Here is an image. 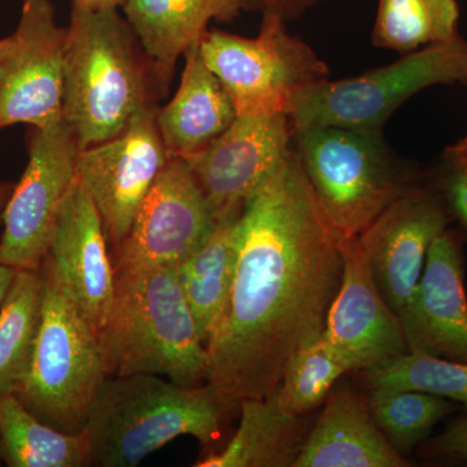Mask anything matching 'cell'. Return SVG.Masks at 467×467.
<instances>
[{
	"label": "cell",
	"instance_id": "obj_1",
	"mask_svg": "<svg viewBox=\"0 0 467 467\" xmlns=\"http://www.w3.org/2000/svg\"><path fill=\"white\" fill-rule=\"evenodd\" d=\"M339 241L292 147L238 218L232 296L207 343V383L227 407L275 393L322 337L342 282Z\"/></svg>",
	"mask_w": 467,
	"mask_h": 467
},
{
	"label": "cell",
	"instance_id": "obj_2",
	"mask_svg": "<svg viewBox=\"0 0 467 467\" xmlns=\"http://www.w3.org/2000/svg\"><path fill=\"white\" fill-rule=\"evenodd\" d=\"M152 58L119 9L72 3L67 26L63 121L82 149L112 140L164 99Z\"/></svg>",
	"mask_w": 467,
	"mask_h": 467
},
{
	"label": "cell",
	"instance_id": "obj_3",
	"mask_svg": "<svg viewBox=\"0 0 467 467\" xmlns=\"http://www.w3.org/2000/svg\"><path fill=\"white\" fill-rule=\"evenodd\" d=\"M98 340L109 377L155 374L181 386L207 383V347L175 266L117 275Z\"/></svg>",
	"mask_w": 467,
	"mask_h": 467
},
{
	"label": "cell",
	"instance_id": "obj_4",
	"mask_svg": "<svg viewBox=\"0 0 467 467\" xmlns=\"http://www.w3.org/2000/svg\"><path fill=\"white\" fill-rule=\"evenodd\" d=\"M232 410L208 383L181 386L155 374L107 377L84 430L90 466H138L180 436L208 447L220 441Z\"/></svg>",
	"mask_w": 467,
	"mask_h": 467
},
{
	"label": "cell",
	"instance_id": "obj_5",
	"mask_svg": "<svg viewBox=\"0 0 467 467\" xmlns=\"http://www.w3.org/2000/svg\"><path fill=\"white\" fill-rule=\"evenodd\" d=\"M41 321L29 367L15 395L27 410L60 431L85 430L107 379L99 340L43 261Z\"/></svg>",
	"mask_w": 467,
	"mask_h": 467
},
{
	"label": "cell",
	"instance_id": "obj_6",
	"mask_svg": "<svg viewBox=\"0 0 467 467\" xmlns=\"http://www.w3.org/2000/svg\"><path fill=\"white\" fill-rule=\"evenodd\" d=\"M292 147L340 236H358L414 181L399 169L382 130L296 129Z\"/></svg>",
	"mask_w": 467,
	"mask_h": 467
},
{
	"label": "cell",
	"instance_id": "obj_7",
	"mask_svg": "<svg viewBox=\"0 0 467 467\" xmlns=\"http://www.w3.org/2000/svg\"><path fill=\"white\" fill-rule=\"evenodd\" d=\"M439 85L467 86V41L461 36L361 76L306 86L292 99L288 117L294 130L312 126L382 130L405 101Z\"/></svg>",
	"mask_w": 467,
	"mask_h": 467
},
{
	"label": "cell",
	"instance_id": "obj_8",
	"mask_svg": "<svg viewBox=\"0 0 467 467\" xmlns=\"http://www.w3.org/2000/svg\"><path fill=\"white\" fill-rule=\"evenodd\" d=\"M285 24L265 12L254 38L212 29L199 42L205 64L229 91L238 116L288 115L297 92L330 76L327 64L291 36Z\"/></svg>",
	"mask_w": 467,
	"mask_h": 467
},
{
	"label": "cell",
	"instance_id": "obj_9",
	"mask_svg": "<svg viewBox=\"0 0 467 467\" xmlns=\"http://www.w3.org/2000/svg\"><path fill=\"white\" fill-rule=\"evenodd\" d=\"M79 150L64 121L30 129L26 168L3 214L0 263L41 269L58 212L77 181Z\"/></svg>",
	"mask_w": 467,
	"mask_h": 467
},
{
	"label": "cell",
	"instance_id": "obj_10",
	"mask_svg": "<svg viewBox=\"0 0 467 467\" xmlns=\"http://www.w3.org/2000/svg\"><path fill=\"white\" fill-rule=\"evenodd\" d=\"M159 107L140 110L112 140L79 150L77 177L99 212L110 252L125 241L168 162L158 125Z\"/></svg>",
	"mask_w": 467,
	"mask_h": 467
},
{
	"label": "cell",
	"instance_id": "obj_11",
	"mask_svg": "<svg viewBox=\"0 0 467 467\" xmlns=\"http://www.w3.org/2000/svg\"><path fill=\"white\" fill-rule=\"evenodd\" d=\"M186 160L169 156L125 241L110 252L117 275L177 266L216 225Z\"/></svg>",
	"mask_w": 467,
	"mask_h": 467
},
{
	"label": "cell",
	"instance_id": "obj_12",
	"mask_svg": "<svg viewBox=\"0 0 467 467\" xmlns=\"http://www.w3.org/2000/svg\"><path fill=\"white\" fill-rule=\"evenodd\" d=\"M453 220L434 178L414 180L359 234L378 287L399 317L413 299L430 245Z\"/></svg>",
	"mask_w": 467,
	"mask_h": 467
},
{
	"label": "cell",
	"instance_id": "obj_13",
	"mask_svg": "<svg viewBox=\"0 0 467 467\" xmlns=\"http://www.w3.org/2000/svg\"><path fill=\"white\" fill-rule=\"evenodd\" d=\"M11 47L0 67V129L46 128L63 121L67 27L52 0H24Z\"/></svg>",
	"mask_w": 467,
	"mask_h": 467
},
{
	"label": "cell",
	"instance_id": "obj_14",
	"mask_svg": "<svg viewBox=\"0 0 467 467\" xmlns=\"http://www.w3.org/2000/svg\"><path fill=\"white\" fill-rule=\"evenodd\" d=\"M292 140L288 115L238 116L207 149L184 159L216 221L241 214L290 153Z\"/></svg>",
	"mask_w": 467,
	"mask_h": 467
},
{
	"label": "cell",
	"instance_id": "obj_15",
	"mask_svg": "<svg viewBox=\"0 0 467 467\" xmlns=\"http://www.w3.org/2000/svg\"><path fill=\"white\" fill-rule=\"evenodd\" d=\"M343 276L322 339L348 364L368 370L408 353L401 319L378 287L358 236H340Z\"/></svg>",
	"mask_w": 467,
	"mask_h": 467
},
{
	"label": "cell",
	"instance_id": "obj_16",
	"mask_svg": "<svg viewBox=\"0 0 467 467\" xmlns=\"http://www.w3.org/2000/svg\"><path fill=\"white\" fill-rule=\"evenodd\" d=\"M45 261L99 334L115 297L116 273L103 221L78 177L58 212Z\"/></svg>",
	"mask_w": 467,
	"mask_h": 467
},
{
	"label": "cell",
	"instance_id": "obj_17",
	"mask_svg": "<svg viewBox=\"0 0 467 467\" xmlns=\"http://www.w3.org/2000/svg\"><path fill=\"white\" fill-rule=\"evenodd\" d=\"M460 236L444 230L430 245L425 267L401 316L409 352L467 364V295Z\"/></svg>",
	"mask_w": 467,
	"mask_h": 467
},
{
	"label": "cell",
	"instance_id": "obj_18",
	"mask_svg": "<svg viewBox=\"0 0 467 467\" xmlns=\"http://www.w3.org/2000/svg\"><path fill=\"white\" fill-rule=\"evenodd\" d=\"M407 460L377 425L368 399L349 384L334 386L301 445L294 467H404Z\"/></svg>",
	"mask_w": 467,
	"mask_h": 467
},
{
	"label": "cell",
	"instance_id": "obj_19",
	"mask_svg": "<svg viewBox=\"0 0 467 467\" xmlns=\"http://www.w3.org/2000/svg\"><path fill=\"white\" fill-rule=\"evenodd\" d=\"M183 57L180 86L171 101L159 107L158 125L168 155L189 159L225 133L238 112L225 86L205 64L199 43Z\"/></svg>",
	"mask_w": 467,
	"mask_h": 467
},
{
	"label": "cell",
	"instance_id": "obj_20",
	"mask_svg": "<svg viewBox=\"0 0 467 467\" xmlns=\"http://www.w3.org/2000/svg\"><path fill=\"white\" fill-rule=\"evenodd\" d=\"M124 16L152 58L165 97L178 60L201 42L211 21L232 23L242 0H126Z\"/></svg>",
	"mask_w": 467,
	"mask_h": 467
},
{
	"label": "cell",
	"instance_id": "obj_21",
	"mask_svg": "<svg viewBox=\"0 0 467 467\" xmlns=\"http://www.w3.org/2000/svg\"><path fill=\"white\" fill-rule=\"evenodd\" d=\"M239 216L218 220L201 247L175 266L205 347L225 317L232 296L238 257Z\"/></svg>",
	"mask_w": 467,
	"mask_h": 467
},
{
	"label": "cell",
	"instance_id": "obj_22",
	"mask_svg": "<svg viewBox=\"0 0 467 467\" xmlns=\"http://www.w3.org/2000/svg\"><path fill=\"white\" fill-rule=\"evenodd\" d=\"M241 423L225 448L212 451L196 467H294L299 456L300 417L282 410L276 393L239 404Z\"/></svg>",
	"mask_w": 467,
	"mask_h": 467
},
{
	"label": "cell",
	"instance_id": "obj_23",
	"mask_svg": "<svg viewBox=\"0 0 467 467\" xmlns=\"http://www.w3.org/2000/svg\"><path fill=\"white\" fill-rule=\"evenodd\" d=\"M0 460L8 467H88L85 431H60L43 422L15 393L0 395Z\"/></svg>",
	"mask_w": 467,
	"mask_h": 467
},
{
	"label": "cell",
	"instance_id": "obj_24",
	"mask_svg": "<svg viewBox=\"0 0 467 467\" xmlns=\"http://www.w3.org/2000/svg\"><path fill=\"white\" fill-rule=\"evenodd\" d=\"M459 0H379L371 42L405 55L457 38Z\"/></svg>",
	"mask_w": 467,
	"mask_h": 467
},
{
	"label": "cell",
	"instance_id": "obj_25",
	"mask_svg": "<svg viewBox=\"0 0 467 467\" xmlns=\"http://www.w3.org/2000/svg\"><path fill=\"white\" fill-rule=\"evenodd\" d=\"M39 270H17L0 306V395L15 393L26 377L38 333L43 301Z\"/></svg>",
	"mask_w": 467,
	"mask_h": 467
},
{
	"label": "cell",
	"instance_id": "obj_26",
	"mask_svg": "<svg viewBox=\"0 0 467 467\" xmlns=\"http://www.w3.org/2000/svg\"><path fill=\"white\" fill-rule=\"evenodd\" d=\"M368 404L377 425L401 456L425 441L434 427L459 408L441 396L398 387H370Z\"/></svg>",
	"mask_w": 467,
	"mask_h": 467
},
{
	"label": "cell",
	"instance_id": "obj_27",
	"mask_svg": "<svg viewBox=\"0 0 467 467\" xmlns=\"http://www.w3.org/2000/svg\"><path fill=\"white\" fill-rule=\"evenodd\" d=\"M348 364L322 337L299 350L276 389L279 407L292 417H303L324 404Z\"/></svg>",
	"mask_w": 467,
	"mask_h": 467
},
{
	"label": "cell",
	"instance_id": "obj_28",
	"mask_svg": "<svg viewBox=\"0 0 467 467\" xmlns=\"http://www.w3.org/2000/svg\"><path fill=\"white\" fill-rule=\"evenodd\" d=\"M370 387H398L441 396L467 409V364L408 352L365 370Z\"/></svg>",
	"mask_w": 467,
	"mask_h": 467
},
{
	"label": "cell",
	"instance_id": "obj_29",
	"mask_svg": "<svg viewBox=\"0 0 467 467\" xmlns=\"http://www.w3.org/2000/svg\"><path fill=\"white\" fill-rule=\"evenodd\" d=\"M434 181L454 220L467 230V135L444 150Z\"/></svg>",
	"mask_w": 467,
	"mask_h": 467
},
{
	"label": "cell",
	"instance_id": "obj_30",
	"mask_svg": "<svg viewBox=\"0 0 467 467\" xmlns=\"http://www.w3.org/2000/svg\"><path fill=\"white\" fill-rule=\"evenodd\" d=\"M426 454L434 459L467 462V416L451 423L427 442Z\"/></svg>",
	"mask_w": 467,
	"mask_h": 467
},
{
	"label": "cell",
	"instance_id": "obj_31",
	"mask_svg": "<svg viewBox=\"0 0 467 467\" xmlns=\"http://www.w3.org/2000/svg\"><path fill=\"white\" fill-rule=\"evenodd\" d=\"M327 0H242L243 11L252 14H275L285 21H294L309 9Z\"/></svg>",
	"mask_w": 467,
	"mask_h": 467
},
{
	"label": "cell",
	"instance_id": "obj_32",
	"mask_svg": "<svg viewBox=\"0 0 467 467\" xmlns=\"http://www.w3.org/2000/svg\"><path fill=\"white\" fill-rule=\"evenodd\" d=\"M77 5L91 9V11H103V9H119L124 7L126 0H73Z\"/></svg>",
	"mask_w": 467,
	"mask_h": 467
},
{
	"label": "cell",
	"instance_id": "obj_33",
	"mask_svg": "<svg viewBox=\"0 0 467 467\" xmlns=\"http://www.w3.org/2000/svg\"><path fill=\"white\" fill-rule=\"evenodd\" d=\"M16 273L17 270L14 269V267L0 263V306H2L3 301H5V296H7Z\"/></svg>",
	"mask_w": 467,
	"mask_h": 467
},
{
	"label": "cell",
	"instance_id": "obj_34",
	"mask_svg": "<svg viewBox=\"0 0 467 467\" xmlns=\"http://www.w3.org/2000/svg\"><path fill=\"white\" fill-rule=\"evenodd\" d=\"M14 189L15 183L0 182V225H3V214Z\"/></svg>",
	"mask_w": 467,
	"mask_h": 467
},
{
	"label": "cell",
	"instance_id": "obj_35",
	"mask_svg": "<svg viewBox=\"0 0 467 467\" xmlns=\"http://www.w3.org/2000/svg\"><path fill=\"white\" fill-rule=\"evenodd\" d=\"M9 47H11V36L0 39V67H2L3 61L7 57Z\"/></svg>",
	"mask_w": 467,
	"mask_h": 467
},
{
	"label": "cell",
	"instance_id": "obj_36",
	"mask_svg": "<svg viewBox=\"0 0 467 467\" xmlns=\"http://www.w3.org/2000/svg\"><path fill=\"white\" fill-rule=\"evenodd\" d=\"M0 462H2V460H0Z\"/></svg>",
	"mask_w": 467,
	"mask_h": 467
}]
</instances>
